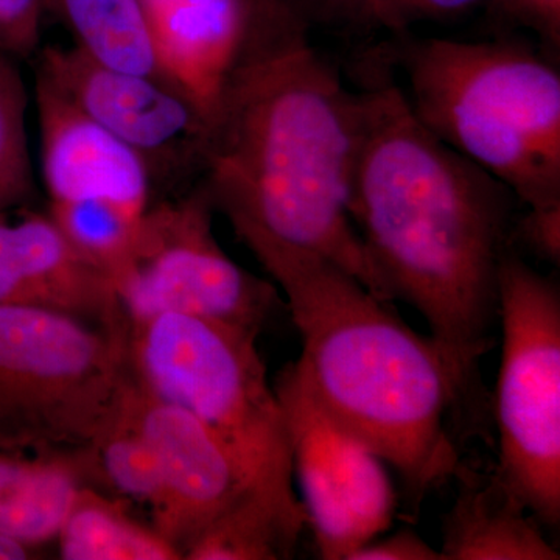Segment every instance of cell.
<instances>
[{
	"label": "cell",
	"mask_w": 560,
	"mask_h": 560,
	"mask_svg": "<svg viewBox=\"0 0 560 560\" xmlns=\"http://www.w3.org/2000/svg\"><path fill=\"white\" fill-rule=\"evenodd\" d=\"M28 95L20 70L0 55V212L24 205L35 194L28 150Z\"/></svg>",
	"instance_id": "obj_21"
},
{
	"label": "cell",
	"mask_w": 560,
	"mask_h": 560,
	"mask_svg": "<svg viewBox=\"0 0 560 560\" xmlns=\"http://www.w3.org/2000/svg\"><path fill=\"white\" fill-rule=\"evenodd\" d=\"M289 434L293 478L305 521L324 560H348L361 545L385 534L397 493L385 460L331 422L313 404L293 366L275 385Z\"/></svg>",
	"instance_id": "obj_9"
},
{
	"label": "cell",
	"mask_w": 560,
	"mask_h": 560,
	"mask_svg": "<svg viewBox=\"0 0 560 560\" xmlns=\"http://www.w3.org/2000/svg\"><path fill=\"white\" fill-rule=\"evenodd\" d=\"M127 394L136 423L160 460L162 499L151 526L184 559L210 523L243 497L259 493L238 459L200 419L161 399L132 374Z\"/></svg>",
	"instance_id": "obj_11"
},
{
	"label": "cell",
	"mask_w": 560,
	"mask_h": 560,
	"mask_svg": "<svg viewBox=\"0 0 560 560\" xmlns=\"http://www.w3.org/2000/svg\"><path fill=\"white\" fill-rule=\"evenodd\" d=\"M39 550L16 539L0 534V560H25L38 558Z\"/></svg>",
	"instance_id": "obj_27"
},
{
	"label": "cell",
	"mask_w": 560,
	"mask_h": 560,
	"mask_svg": "<svg viewBox=\"0 0 560 560\" xmlns=\"http://www.w3.org/2000/svg\"><path fill=\"white\" fill-rule=\"evenodd\" d=\"M0 305H31L127 326L113 280L69 242L49 213L0 212Z\"/></svg>",
	"instance_id": "obj_13"
},
{
	"label": "cell",
	"mask_w": 560,
	"mask_h": 560,
	"mask_svg": "<svg viewBox=\"0 0 560 560\" xmlns=\"http://www.w3.org/2000/svg\"><path fill=\"white\" fill-rule=\"evenodd\" d=\"M360 102L353 223L385 296L425 319L471 385L493 345L514 195L427 130L397 84Z\"/></svg>",
	"instance_id": "obj_1"
},
{
	"label": "cell",
	"mask_w": 560,
	"mask_h": 560,
	"mask_svg": "<svg viewBox=\"0 0 560 560\" xmlns=\"http://www.w3.org/2000/svg\"><path fill=\"white\" fill-rule=\"evenodd\" d=\"M46 0H0V55L28 58L38 54Z\"/></svg>",
	"instance_id": "obj_22"
},
{
	"label": "cell",
	"mask_w": 560,
	"mask_h": 560,
	"mask_svg": "<svg viewBox=\"0 0 560 560\" xmlns=\"http://www.w3.org/2000/svg\"><path fill=\"white\" fill-rule=\"evenodd\" d=\"M246 248L285 298L302 346L291 366L313 404L393 467L418 508L458 466L451 415L469 383L340 265L279 243Z\"/></svg>",
	"instance_id": "obj_3"
},
{
	"label": "cell",
	"mask_w": 560,
	"mask_h": 560,
	"mask_svg": "<svg viewBox=\"0 0 560 560\" xmlns=\"http://www.w3.org/2000/svg\"><path fill=\"white\" fill-rule=\"evenodd\" d=\"M213 212L201 187L150 206L130 260L113 280L127 323L172 313L260 334L280 304L278 287L224 253L213 235Z\"/></svg>",
	"instance_id": "obj_8"
},
{
	"label": "cell",
	"mask_w": 560,
	"mask_h": 560,
	"mask_svg": "<svg viewBox=\"0 0 560 560\" xmlns=\"http://www.w3.org/2000/svg\"><path fill=\"white\" fill-rule=\"evenodd\" d=\"M36 73L156 171L198 167L209 124L171 81L98 61L80 47H46Z\"/></svg>",
	"instance_id": "obj_10"
},
{
	"label": "cell",
	"mask_w": 560,
	"mask_h": 560,
	"mask_svg": "<svg viewBox=\"0 0 560 560\" xmlns=\"http://www.w3.org/2000/svg\"><path fill=\"white\" fill-rule=\"evenodd\" d=\"M75 46L113 68L161 75L139 0H46Z\"/></svg>",
	"instance_id": "obj_18"
},
{
	"label": "cell",
	"mask_w": 560,
	"mask_h": 560,
	"mask_svg": "<svg viewBox=\"0 0 560 560\" xmlns=\"http://www.w3.org/2000/svg\"><path fill=\"white\" fill-rule=\"evenodd\" d=\"M40 172L49 205L102 201L143 215L153 205L147 161L36 73Z\"/></svg>",
	"instance_id": "obj_12"
},
{
	"label": "cell",
	"mask_w": 560,
	"mask_h": 560,
	"mask_svg": "<svg viewBox=\"0 0 560 560\" xmlns=\"http://www.w3.org/2000/svg\"><path fill=\"white\" fill-rule=\"evenodd\" d=\"M420 124L528 209L560 206V75L526 47L427 39L404 51Z\"/></svg>",
	"instance_id": "obj_4"
},
{
	"label": "cell",
	"mask_w": 560,
	"mask_h": 560,
	"mask_svg": "<svg viewBox=\"0 0 560 560\" xmlns=\"http://www.w3.org/2000/svg\"><path fill=\"white\" fill-rule=\"evenodd\" d=\"M304 526L270 501L248 493L202 530L184 552V559H291Z\"/></svg>",
	"instance_id": "obj_19"
},
{
	"label": "cell",
	"mask_w": 560,
	"mask_h": 560,
	"mask_svg": "<svg viewBox=\"0 0 560 560\" xmlns=\"http://www.w3.org/2000/svg\"><path fill=\"white\" fill-rule=\"evenodd\" d=\"M499 319L497 469L537 521L559 526L560 291L510 250L499 270Z\"/></svg>",
	"instance_id": "obj_7"
},
{
	"label": "cell",
	"mask_w": 560,
	"mask_h": 560,
	"mask_svg": "<svg viewBox=\"0 0 560 560\" xmlns=\"http://www.w3.org/2000/svg\"><path fill=\"white\" fill-rule=\"evenodd\" d=\"M161 75L201 110L219 113L232 73L253 46L246 0H139Z\"/></svg>",
	"instance_id": "obj_14"
},
{
	"label": "cell",
	"mask_w": 560,
	"mask_h": 560,
	"mask_svg": "<svg viewBox=\"0 0 560 560\" xmlns=\"http://www.w3.org/2000/svg\"><path fill=\"white\" fill-rule=\"evenodd\" d=\"M86 486L101 489L90 447H50L0 436V534L39 551L55 544Z\"/></svg>",
	"instance_id": "obj_15"
},
{
	"label": "cell",
	"mask_w": 560,
	"mask_h": 560,
	"mask_svg": "<svg viewBox=\"0 0 560 560\" xmlns=\"http://www.w3.org/2000/svg\"><path fill=\"white\" fill-rule=\"evenodd\" d=\"M348 560H445L441 550L431 547L416 530L399 529L361 545Z\"/></svg>",
	"instance_id": "obj_24"
},
{
	"label": "cell",
	"mask_w": 560,
	"mask_h": 560,
	"mask_svg": "<svg viewBox=\"0 0 560 560\" xmlns=\"http://www.w3.org/2000/svg\"><path fill=\"white\" fill-rule=\"evenodd\" d=\"M458 492L442 525L445 560H559L536 515L504 481L499 469L458 463Z\"/></svg>",
	"instance_id": "obj_16"
},
{
	"label": "cell",
	"mask_w": 560,
	"mask_h": 560,
	"mask_svg": "<svg viewBox=\"0 0 560 560\" xmlns=\"http://www.w3.org/2000/svg\"><path fill=\"white\" fill-rule=\"evenodd\" d=\"M127 337L136 382L200 419L260 497L307 525L293 489L282 407L257 349L259 334L171 313L128 323Z\"/></svg>",
	"instance_id": "obj_5"
},
{
	"label": "cell",
	"mask_w": 560,
	"mask_h": 560,
	"mask_svg": "<svg viewBox=\"0 0 560 560\" xmlns=\"http://www.w3.org/2000/svg\"><path fill=\"white\" fill-rule=\"evenodd\" d=\"M127 326L0 305V436L90 447L131 378Z\"/></svg>",
	"instance_id": "obj_6"
},
{
	"label": "cell",
	"mask_w": 560,
	"mask_h": 560,
	"mask_svg": "<svg viewBox=\"0 0 560 560\" xmlns=\"http://www.w3.org/2000/svg\"><path fill=\"white\" fill-rule=\"evenodd\" d=\"M482 0H363L372 21L389 28L405 31L416 22L448 20L475 9Z\"/></svg>",
	"instance_id": "obj_23"
},
{
	"label": "cell",
	"mask_w": 560,
	"mask_h": 560,
	"mask_svg": "<svg viewBox=\"0 0 560 560\" xmlns=\"http://www.w3.org/2000/svg\"><path fill=\"white\" fill-rule=\"evenodd\" d=\"M360 94L301 33L253 43L210 121L201 189L245 246L320 254L383 301L350 213Z\"/></svg>",
	"instance_id": "obj_2"
},
{
	"label": "cell",
	"mask_w": 560,
	"mask_h": 560,
	"mask_svg": "<svg viewBox=\"0 0 560 560\" xmlns=\"http://www.w3.org/2000/svg\"><path fill=\"white\" fill-rule=\"evenodd\" d=\"M526 13L541 22L551 38L558 39L560 21V0H514Z\"/></svg>",
	"instance_id": "obj_26"
},
{
	"label": "cell",
	"mask_w": 560,
	"mask_h": 560,
	"mask_svg": "<svg viewBox=\"0 0 560 560\" xmlns=\"http://www.w3.org/2000/svg\"><path fill=\"white\" fill-rule=\"evenodd\" d=\"M127 393L128 385L90 448L101 489L149 506L153 514L162 499L160 460L136 423Z\"/></svg>",
	"instance_id": "obj_20"
},
{
	"label": "cell",
	"mask_w": 560,
	"mask_h": 560,
	"mask_svg": "<svg viewBox=\"0 0 560 560\" xmlns=\"http://www.w3.org/2000/svg\"><path fill=\"white\" fill-rule=\"evenodd\" d=\"M55 545L65 560L183 559L153 526L131 514L127 500L94 486L81 490Z\"/></svg>",
	"instance_id": "obj_17"
},
{
	"label": "cell",
	"mask_w": 560,
	"mask_h": 560,
	"mask_svg": "<svg viewBox=\"0 0 560 560\" xmlns=\"http://www.w3.org/2000/svg\"><path fill=\"white\" fill-rule=\"evenodd\" d=\"M521 235L541 259L559 265L560 260V206L558 208L529 209L521 223Z\"/></svg>",
	"instance_id": "obj_25"
}]
</instances>
